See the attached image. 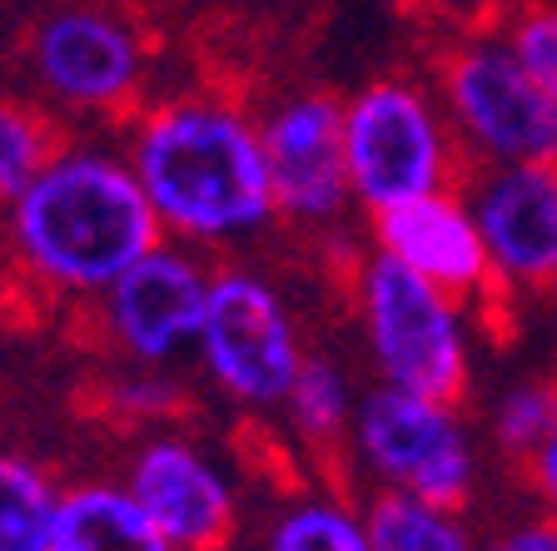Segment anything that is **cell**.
Listing matches in <instances>:
<instances>
[{"instance_id":"obj_6","label":"cell","mask_w":557,"mask_h":551,"mask_svg":"<svg viewBox=\"0 0 557 551\" xmlns=\"http://www.w3.org/2000/svg\"><path fill=\"white\" fill-rule=\"evenodd\" d=\"M348 452L379 492H404L463 512L483 483V452L463 423V408L373 383L348 427Z\"/></svg>"},{"instance_id":"obj_13","label":"cell","mask_w":557,"mask_h":551,"mask_svg":"<svg viewBox=\"0 0 557 551\" xmlns=\"http://www.w3.org/2000/svg\"><path fill=\"white\" fill-rule=\"evenodd\" d=\"M373 249L404 264L408 274L429 278L433 288L453 293L458 303H478L498 293L478 218L458 189L408 199L398 209L373 214Z\"/></svg>"},{"instance_id":"obj_24","label":"cell","mask_w":557,"mask_h":551,"mask_svg":"<svg viewBox=\"0 0 557 551\" xmlns=\"http://www.w3.org/2000/svg\"><path fill=\"white\" fill-rule=\"evenodd\" d=\"M487 551H557V522L547 517H518L487 541Z\"/></svg>"},{"instance_id":"obj_10","label":"cell","mask_w":557,"mask_h":551,"mask_svg":"<svg viewBox=\"0 0 557 551\" xmlns=\"http://www.w3.org/2000/svg\"><path fill=\"white\" fill-rule=\"evenodd\" d=\"M259 135H264L278 218L294 229L338 224L354 204L344 160V100L324 90H294L259 115Z\"/></svg>"},{"instance_id":"obj_9","label":"cell","mask_w":557,"mask_h":551,"mask_svg":"<svg viewBox=\"0 0 557 551\" xmlns=\"http://www.w3.org/2000/svg\"><path fill=\"white\" fill-rule=\"evenodd\" d=\"M214 264L189 243H154L95 299L100 334L129 367H174L195 353Z\"/></svg>"},{"instance_id":"obj_23","label":"cell","mask_w":557,"mask_h":551,"mask_svg":"<svg viewBox=\"0 0 557 551\" xmlns=\"http://www.w3.org/2000/svg\"><path fill=\"white\" fill-rule=\"evenodd\" d=\"M522 477H528V492H533L537 506H543V517L557 522V427L543 448L522 462Z\"/></svg>"},{"instance_id":"obj_16","label":"cell","mask_w":557,"mask_h":551,"mask_svg":"<svg viewBox=\"0 0 557 551\" xmlns=\"http://www.w3.org/2000/svg\"><path fill=\"white\" fill-rule=\"evenodd\" d=\"M363 522H369L373 551H487L468 531L463 512L404 492H373L363 502Z\"/></svg>"},{"instance_id":"obj_1","label":"cell","mask_w":557,"mask_h":551,"mask_svg":"<svg viewBox=\"0 0 557 551\" xmlns=\"http://www.w3.org/2000/svg\"><path fill=\"white\" fill-rule=\"evenodd\" d=\"M125 160L164 239L189 249H239L278 218L259 120L230 95H174L145 104Z\"/></svg>"},{"instance_id":"obj_4","label":"cell","mask_w":557,"mask_h":551,"mask_svg":"<svg viewBox=\"0 0 557 551\" xmlns=\"http://www.w3.org/2000/svg\"><path fill=\"white\" fill-rule=\"evenodd\" d=\"M150 30L110 0H60L25 35V70L55 115L120 120L150 80Z\"/></svg>"},{"instance_id":"obj_22","label":"cell","mask_w":557,"mask_h":551,"mask_svg":"<svg viewBox=\"0 0 557 551\" xmlns=\"http://www.w3.org/2000/svg\"><path fill=\"white\" fill-rule=\"evenodd\" d=\"M508 50L518 55V65L537 80V90H547L557 100V5H528L508 21L503 30Z\"/></svg>"},{"instance_id":"obj_15","label":"cell","mask_w":557,"mask_h":551,"mask_svg":"<svg viewBox=\"0 0 557 551\" xmlns=\"http://www.w3.org/2000/svg\"><path fill=\"white\" fill-rule=\"evenodd\" d=\"M259 551H373L363 506L338 492H294L269 512Z\"/></svg>"},{"instance_id":"obj_20","label":"cell","mask_w":557,"mask_h":551,"mask_svg":"<svg viewBox=\"0 0 557 551\" xmlns=\"http://www.w3.org/2000/svg\"><path fill=\"white\" fill-rule=\"evenodd\" d=\"M557 427V378H518L493 398V413H487V437H493V452L512 467L533 458Z\"/></svg>"},{"instance_id":"obj_5","label":"cell","mask_w":557,"mask_h":551,"mask_svg":"<svg viewBox=\"0 0 557 551\" xmlns=\"http://www.w3.org/2000/svg\"><path fill=\"white\" fill-rule=\"evenodd\" d=\"M344 160L354 204L383 214L458 184V139L443 104L404 75L369 80L344 100Z\"/></svg>"},{"instance_id":"obj_19","label":"cell","mask_w":557,"mask_h":551,"mask_svg":"<svg viewBox=\"0 0 557 551\" xmlns=\"http://www.w3.org/2000/svg\"><path fill=\"white\" fill-rule=\"evenodd\" d=\"M60 145L65 139H60L55 115L46 104L0 95V209L25 195V184L55 160Z\"/></svg>"},{"instance_id":"obj_3","label":"cell","mask_w":557,"mask_h":551,"mask_svg":"<svg viewBox=\"0 0 557 551\" xmlns=\"http://www.w3.org/2000/svg\"><path fill=\"white\" fill-rule=\"evenodd\" d=\"M354 313L379 383L463 408L473 388L468 303L373 249L354 268Z\"/></svg>"},{"instance_id":"obj_11","label":"cell","mask_w":557,"mask_h":551,"mask_svg":"<svg viewBox=\"0 0 557 551\" xmlns=\"http://www.w3.org/2000/svg\"><path fill=\"white\" fill-rule=\"evenodd\" d=\"M125 492L164 531L174 551H230L239 537V492L234 477L180 433L154 427L125 462Z\"/></svg>"},{"instance_id":"obj_17","label":"cell","mask_w":557,"mask_h":551,"mask_svg":"<svg viewBox=\"0 0 557 551\" xmlns=\"http://www.w3.org/2000/svg\"><path fill=\"white\" fill-rule=\"evenodd\" d=\"M359 398L354 392V378L348 367L334 363L329 353H309L294 373V388L284 398L278 413L289 417V427L313 442V448H334V442H348V427H354V413H359Z\"/></svg>"},{"instance_id":"obj_8","label":"cell","mask_w":557,"mask_h":551,"mask_svg":"<svg viewBox=\"0 0 557 551\" xmlns=\"http://www.w3.org/2000/svg\"><path fill=\"white\" fill-rule=\"evenodd\" d=\"M195 353L220 398L244 413H278L309 348L284 288L249 264H214Z\"/></svg>"},{"instance_id":"obj_7","label":"cell","mask_w":557,"mask_h":551,"mask_svg":"<svg viewBox=\"0 0 557 551\" xmlns=\"http://www.w3.org/2000/svg\"><path fill=\"white\" fill-rule=\"evenodd\" d=\"M438 104L458 150L487 164H557V100L518 65L498 30H463L443 50Z\"/></svg>"},{"instance_id":"obj_25","label":"cell","mask_w":557,"mask_h":551,"mask_svg":"<svg viewBox=\"0 0 557 551\" xmlns=\"http://www.w3.org/2000/svg\"><path fill=\"white\" fill-rule=\"evenodd\" d=\"M418 5H429L438 21H453L458 30H483L487 15L503 11V0H418Z\"/></svg>"},{"instance_id":"obj_12","label":"cell","mask_w":557,"mask_h":551,"mask_svg":"<svg viewBox=\"0 0 557 551\" xmlns=\"http://www.w3.org/2000/svg\"><path fill=\"white\" fill-rule=\"evenodd\" d=\"M493 268V288L508 299L557 293V164H487L468 184Z\"/></svg>"},{"instance_id":"obj_2","label":"cell","mask_w":557,"mask_h":551,"mask_svg":"<svg viewBox=\"0 0 557 551\" xmlns=\"http://www.w3.org/2000/svg\"><path fill=\"white\" fill-rule=\"evenodd\" d=\"M5 239L35 288L95 303L129 264L164 243V229L125 150L65 139L25 195L5 204Z\"/></svg>"},{"instance_id":"obj_14","label":"cell","mask_w":557,"mask_h":551,"mask_svg":"<svg viewBox=\"0 0 557 551\" xmlns=\"http://www.w3.org/2000/svg\"><path fill=\"white\" fill-rule=\"evenodd\" d=\"M50 551H174V547L145 517V506L125 492V483H75L60 487Z\"/></svg>"},{"instance_id":"obj_18","label":"cell","mask_w":557,"mask_h":551,"mask_svg":"<svg viewBox=\"0 0 557 551\" xmlns=\"http://www.w3.org/2000/svg\"><path fill=\"white\" fill-rule=\"evenodd\" d=\"M55 512V477L21 452H0V551H50Z\"/></svg>"},{"instance_id":"obj_21","label":"cell","mask_w":557,"mask_h":551,"mask_svg":"<svg viewBox=\"0 0 557 551\" xmlns=\"http://www.w3.org/2000/svg\"><path fill=\"white\" fill-rule=\"evenodd\" d=\"M104 398L120 417L139 427H164L170 417L185 413V388L180 378H170V367H129L125 378L104 388Z\"/></svg>"}]
</instances>
